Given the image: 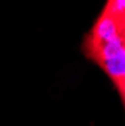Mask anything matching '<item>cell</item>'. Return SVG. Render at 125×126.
Listing matches in <instances>:
<instances>
[{
  "instance_id": "1",
  "label": "cell",
  "mask_w": 125,
  "mask_h": 126,
  "mask_svg": "<svg viewBox=\"0 0 125 126\" xmlns=\"http://www.w3.org/2000/svg\"><path fill=\"white\" fill-rule=\"evenodd\" d=\"M84 51L89 59L97 62L101 69L113 80L119 83L125 80V47L121 42L110 44H86Z\"/></svg>"
},
{
  "instance_id": "2",
  "label": "cell",
  "mask_w": 125,
  "mask_h": 126,
  "mask_svg": "<svg viewBox=\"0 0 125 126\" xmlns=\"http://www.w3.org/2000/svg\"><path fill=\"white\" fill-rule=\"evenodd\" d=\"M116 87H118L119 94H121V98H122V101H124V104H125V80L116 83Z\"/></svg>"
}]
</instances>
